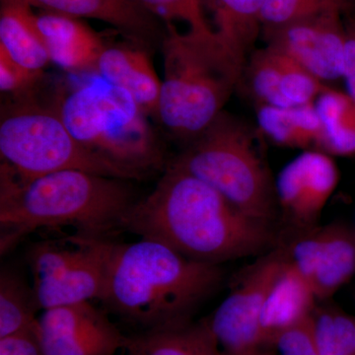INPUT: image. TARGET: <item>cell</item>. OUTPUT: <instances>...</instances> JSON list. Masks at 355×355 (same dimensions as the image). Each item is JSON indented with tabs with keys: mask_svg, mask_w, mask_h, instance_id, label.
<instances>
[{
	"mask_svg": "<svg viewBox=\"0 0 355 355\" xmlns=\"http://www.w3.org/2000/svg\"><path fill=\"white\" fill-rule=\"evenodd\" d=\"M121 230L214 265L268 253L277 241L272 224L247 216L173 163L154 190L128 210Z\"/></svg>",
	"mask_w": 355,
	"mask_h": 355,
	"instance_id": "1",
	"label": "cell"
},
{
	"mask_svg": "<svg viewBox=\"0 0 355 355\" xmlns=\"http://www.w3.org/2000/svg\"><path fill=\"white\" fill-rule=\"evenodd\" d=\"M127 180L79 170L23 180L0 171V253L40 229L73 227L77 235L110 239L137 200Z\"/></svg>",
	"mask_w": 355,
	"mask_h": 355,
	"instance_id": "2",
	"label": "cell"
},
{
	"mask_svg": "<svg viewBox=\"0 0 355 355\" xmlns=\"http://www.w3.org/2000/svg\"><path fill=\"white\" fill-rule=\"evenodd\" d=\"M221 265L191 260L160 243L113 242L100 302L140 331L191 321L221 286Z\"/></svg>",
	"mask_w": 355,
	"mask_h": 355,
	"instance_id": "3",
	"label": "cell"
},
{
	"mask_svg": "<svg viewBox=\"0 0 355 355\" xmlns=\"http://www.w3.org/2000/svg\"><path fill=\"white\" fill-rule=\"evenodd\" d=\"M162 53L164 78L156 116L176 137L193 140L224 112L247 62L218 32L180 33L172 24Z\"/></svg>",
	"mask_w": 355,
	"mask_h": 355,
	"instance_id": "4",
	"label": "cell"
},
{
	"mask_svg": "<svg viewBox=\"0 0 355 355\" xmlns=\"http://www.w3.org/2000/svg\"><path fill=\"white\" fill-rule=\"evenodd\" d=\"M53 109L83 146L139 179L164 165L146 112L127 91L101 77L67 93Z\"/></svg>",
	"mask_w": 355,
	"mask_h": 355,
	"instance_id": "5",
	"label": "cell"
},
{
	"mask_svg": "<svg viewBox=\"0 0 355 355\" xmlns=\"http://www.w3.org/2000/svg\"><path fill=\"white\" fill-rule=\"evenodd\" d=\"M191 141L173 164L216 189L247 216L272 224L279 209L275 184L249 125L222 112Z\"/></svg>",
	"mask_w": 355,
	"mask_h": 355,
	"instance_id": "6",
	"label": "cell"
},
{
	"mask_svg": "<svg viewBox=\"0 0 355 355\" xmlns=\"http://www.w3.org/2000/svg\"><path fill=\"white\" fill-rule=\"evenodd\" d=\"M0 154L2 165L23 180L65 170L140 180L135 173L83 146L55 109L34 102L17 103L2 110Z\"/></svg>",
	"mask_w": 355,
	"mask_h": 355,
	"instance_id": "7",
	"label": "cell"
},
{
	"mask_svg": "<svg viewBox=\"0 0 355 355\" xmlns=\"http://www.w3.org/2000/svg\"><path fill=\"white\" fill-rule=\"evenodd\" d=\"M113 242L74 234L32 244L26 259L40 310L101 300Z\"/></svg>",
	"mask_w": 355,
	"mask_h": 355,
	"instance_id": "8",
	"label": "cell"
},
{
	"mask_svg": "<svg viewBox=\"0 0 355 355\" xmlns=\"http://www.w3.org/2000/svg\"><path fill=\"white\" fill-rule=\"evenodd\" d=\"M286 263L284 246L275 247L263 254L214 314L207 318L226 354L266 347L261 333V310Z\"/></svg>",
	"mask_w": 355,
	"mask_h": 355,
	"instance_id": "9",
	"label": "cell"
},
{
	"mask_svg": "<svg viewBox=\"0 0 355 355\" xmlns=\"http://www.w3.org/2000/svg\"><path fill=\"white\" fill-rule=\"evenodd\" d=\"M39 324L44 355H116L127 340L91 301L44 310Z\"/></svg>",
	"mask_w": 355,
	"mask_h": 355,
	"instance_id": "10",
	"label": "cell"
},
{
	"mask_svg": "<svg viewBox=\"0 0 355 355\" xmlns=\"http://www.w3.org/2000/svg\"><path fill=\"white\" fill-rule=\"evenodd\" d=\"M340 11L268 32V44L284 51L322 83L343 78L345 26Z\"/></svg>",
	"mask_w": 355,
	"mask_h": 355,
	"instance_id": "11",
	"label": "cell"
},
{
	"mask_svg": "<svg viewBox=\"0 0 355 355\" xmlns=\"http://www.w3.org/2000/svg\"><path fill=\"white\" fill-rule=\"evenodd\" d=\"M338 177L335 161L321 151L307 150L292 160L275 183L277 203L284 216L300 231L316 227Z\"/></svg>",
	"mask_w": 355,
	"mask_h": 355,
	"instance_id": "12",
	"label": "cell"
},
{
	"mask_svg": "<svg viewBox=\"0 0 355 355\" xmlns=\"http://www.w3.org/2000/svg\"><path fill=\"white\" fill-rule=\"evenodd\" d=\"M244 71L250 91L259 106L311 104L327 88L295 60L272 44L254 51L246 62Z\"/></svg>",
	"mask_w": 355,
	"mask_h": 355,
	"instance_id": "13",
	"label": "cell"
},
{
	"mask_svg": "<svg viewBox=\"0 0 355 355\" xmlns=\"http://www.w3.org/2000/svg\"><path fill=\"white\" fill-rule=\"evenodd\" d=\"M32 20L51 62L72 71L95 69L105 46L88 26L53 12L33 13Z\"/></svg>",
	"mask_w": 355,
	"mask_h": 355,
	"instance_id": "14",
	"label": "cell"
},
{
	"mask_svg": "<svg viewBox=\"0 0 355 355\" xmlns=\"http://www.w3.org/2000/svg\"><path fill=\"white\" fill-rule=\"evenodd\" d=\"M316 300L312 286L286 261L261 310L263 345L273 349L282 333L310 319L316 309Z\"/></svg>",
	"mask_w": 355,
	"mask_h": 355,
	"instance_id": "15",
	"label": "cell"
},
{
	"mask_svg": "<svg viewBox=\"0 0 355 355\" xmlns=\"http://www.w3.org/2000/svg\"><path fill=\"white\" fill-rule=\"evenodd\" d=\"M95 70L101 78L127 91L147 114L156 116L162 81L146 51L123 46H105Z\"/></svg>",
	"mask_w": 355,
	"mask_h": 355,
	"instance_id": "16",
	"label": "cell"
},
{
	"mask_svg": "<svg viewBox=\"0 0 355 355\" xmlns=\"http://www.w3.org/2000/svg\"><path fill=\"white\" fill-rule=\"evenodd\" d=\"M1 3L39 7L46 12L103 21L139 42H147L155 36V28L146 11L132 0H1Z\"/></svg>",
	"mask_w": 355,
	"mask_h": 355,
	"instance_id": "17",
	"label": "cell"
},
{
	"mask_svg": "<svg viewBox=\"0 0 355 355\" xmlns=\"http://www.w3.org/2000/svg\"><path fill=\"white\" fill-rule=\"evenodd\" d=\"M127 355H226L207 319L127 336Z\"/></svg>",
	"mask_w": 355,
	"mask_h": 355,
	"instance_id": "18",
	"label": "cell"
},
{
	"mask_svg": "<svg viewBox=\"0 0 355 355\" xmlns=\"http://www.w3.org/2000/svg\"><path fill=\"white\" fill-rule=\"evenodd\" d=\"M258 123L261 132L279 146L322 153L324 130L315 103L294 107L261 105Z\"/></svg>",
	"mask_w": 355,
	"mask_h": 355,
	"instance_id": "19",
	"label": "cell"
},
{
	"mask_svg": "<svg viewBox=\"0 0 355 355\" xmlns=\"http://www.w3.org/2000/svg\"><path fill=\"white\" fill-rule=\"evenodd\" d=\"M32 14L30 7L1 3L0 51H3L22 69L42 76L51 60L33 24Z\"/></svg>",
	"mask_w": 355,
	"mask_h": 355,
	"instance_id": "20",
	"label": "cell"
},
{
	"mask_svg": "<svg viewBox=\"0 0 355 355\" xmlns=\"http://www.w3.org/2000/svg\"><path fill=\"white\" fill-rule=\"evenodd\" d=\"M355 275V235L340 224L324 227V243L312 287L317 300H326Z\"/></svg>",
	"mask_w": 355,
	"mask_h": 355,
	"instance_id": "21",
	"label": "cell"
},
{
	"mask_svg": "<svg viewBox=\"0 0 355 355\" xmlns=\"http://www.w3.org/2000/svg\"><path fill=\"white\" fill-rule=\"evenodd\" d=\"M324 130L322 153L355 155V100L349 93L327 87L315 101Z\"/></svg>",
	"mask_w": 355,
	"mask_h": 355,
	"instance_id": "22",
	"label": "cell"
},
{
	"mask_svg": "<svg viewBox=\"0 0 355 355\" xmlns=\"http://www.w3.org/2000/svg\"><path fill=\"white\" fill-rule=\"evenodd\" d=\"M40 310L33 286L17 272L2 268L0 272V338L19 334L39 336Z\"/></svg>",
	"mask_w": 355,
	"mask_h": 355,
	"instance_id": "23",
	"label": "cell"
},
{
	"mask_svg": "<svg viewBox=\"0 0 355 355\" xmlns=\"http://www.w3.org/2000/svg\"><path fill=\"white\" fill-rule=\"evenodd\" d=\"M266 0H212L216 9V30L246 60L261 27V14Z\"/></svg>",
	"mask_w": 355,
	"mask_h": 355,
	"instance_id": "24",
	"label": "cell"
},
{
	"mask_svg": "<svg viewBox=\"0 0 355 355\" xmlns=\"http://www.w3.org/2000/svg\"><path fill=\"white\" fill-rule=\"evenodd\" d=\"M313 328L320 355H355V317L338 308H316Z\"/></svg>",
	"mask_w": 355,
	"mask_h": 355,
	"instance_id": "25",
	"label": "cell"
},
{
	"mask_svg": "<svg viewBox=\"0 0 355 355\" xmlns=\"http://www.w3.org/2000/svg\"><path fill=\"white\" fill-rule=\"evenodd\" d=\"M347 3V0H266L261 25L270 32L321 14L343 12Z\"/></svg>",
	"mask_w": 355,
	"mask_h": 355,
	"instance_id": "26",
	"label": "cell"
},
{
	"mask_svg": "<svg viewBox=\"0 0 355 355\" xmlns=\"http://www.w3.org/2000/svg\"><path fill=\"white\" fill-rule=\"evenodd\" d=\"M144 11L160 16L171 24L172 21H184L189 30L211 31L202 12V0H132Z\"/></svg>",
	"mask_w": 355,
	"mask_h": 355,
	"instance_id": "27",
	"label": "cell"
},
{
	"mask_svg": "<svg viewBox=\"0 0 355 355\" xmlns=\"http://www.w3.org/2000/svg\"><path fill=\"white\" fill-rule=\"evenodd\" d=\"M273 349L277 355H320L318 350L313 316L282 333L277 338Z\"/></svg>",
	"mask_w": 355,
	"mask_h": 355,
	"instance_id": "28",
	"label": "cell"
},
{
	"mask_svg": "<svg viewBox=\"0 0 355 355\" xmlns=\"http://www.w3.org/2000/svg\"><path fill=\"white\" fill-rule=\"evenodd\" d=\"M41 77L15 64L3 51H0V89L4 93L23 94L28 92Z\"/></svg>",
	"mask_w": 355,
	"mask_h": 355,
	"instance_id": "29",
	"label": "cell"
},
{
	"mask_svg": "<svg viewBox=\"0 0 355 355\" xmlns=\"http://www.w3.org/2000/svg\"><path fill=\"white\" fill-rule=\"evenodd\" d=\"M0 355H44L35 334H19L0 338Z\"/></svg>",
	"mask_w": 355,
	"mask_h": 355,
	"instance_id": "30",
	"label": "cell"
},
{
	"mask_svg": "<svg viewBox=\"0 0 355 355\" xmlns=\"http://www.w3.org/2000/svg\"><path fill=\"white\" fill-rule=\"evenodd\" d=\"M343 78L347 84V93L355 100V22L345 26Z\"/></svg>",
	"mask_w": 355,
	"mask_h": 355,
	"instance_id": "31",
	"label": "cell"
},
{
	"mask_svg": "<svg viewBox=\"0 0 355 355\" xmlns=\"http://www.w3.org/2000/svg\"><path fill=\"white\" fill-rule=\"evenodd\" d=\"M226 355H277V352L272 347H258L247 352H240L236 354H226Z\"/></svg>",
	"mask_w": 355,
	"mask_h": 355,
	"instance_id": "32",
	"label": "cell"
}]
</instances>
